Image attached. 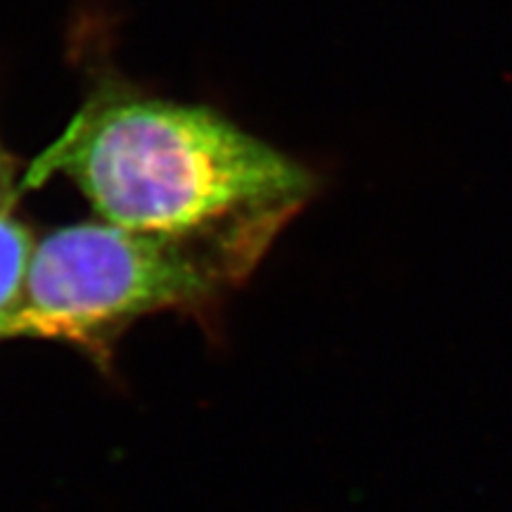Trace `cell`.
Here are the masks:
<instances>
[{
	"instance_id": "obj_1",
	"label": "cell",
	"mask_w": 512,
	"mask_h": 512,
	"mask_svg": "<svg viewBox=\"0 0 512 512\" xmlns=\"http://www.w3.org/2000/svg\"><path fill=\"white\" fill-rule=\"evenodd\" d=\"M41 171L76 183L102 221L157 233L283 230L318 178L200 105L112 93L74 121Z\"/></svg>"
},
{
	"instance_id": "obj_2",
	"label": "cell",
	"mask_w": 512,
	"mask_h": 512,
	"mask_svg": "<svg viewBox=\"0 0 512 512\" xmlns=\"http://www.w3.org/2000/svg\"><path fill=\"white\" fill-rule=\"evenodd\" d=\"M256 226L178 235L76 223L41 238L0 342H93L150 313L195 309L240 285L278 235Z\"/></svg>"
},
{
	"instance_id": "obj_4",
	"label": "cell",
	"mask_w": 512,
	"mask_h": 512,
	"mask_svg": "<svg viewBox=\"0 0 512 512\" xmlns=\"http://www.w3.org/2000/svg\"><path fill=\"white\" fill-rule=\"evenodd\" d=\"M17 183H15V164L0 143V209H10L12 200L17 197Z\"/></svg>"
},
{
	"instance_id": "obj_3",
	"label": "cell",
	"mask_w": 512,
	"mask_h": 512,
	"mask_svg": "<svg viewBox=\"0 0 512 512\" xmlns=\"http://www.w3.org/2000/svg\"><path fill=\"white\" fill-rule=\"evenodd\" d=\"M34 245L31 230L15 219L10 209H0V332L22 297Z\"/></svg>"
}]
</instances>
